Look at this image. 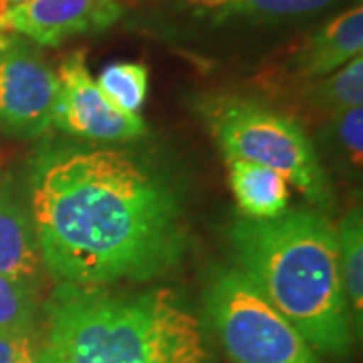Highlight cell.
Wrapping results in <instances>:
<instances>
[{
    "label": "cell",
    "mask_w": 363,
    "mask_h": 363,
    "mask_svg": "<svg viewBox=\"0 0 363 363\" xmlns=\"http://www.w3.org/2000/svg\"><path fill=\"white\" fill-rule=\"evenodd\" d=\"M28 198L43 264L65 285L143 283L186 250L176 190L125 152L47 147L33 160Z\"/></svg>",
    "instance_id": "1"
},
{
    "label": "cell",
    "mask_w": 363,
    "mask_h": 363,
    "mask_svg": "<svg viewBox=\"0 0 363 363\" xmlns=\"http://www.w3.org/2000/svg\"><path fill=\"white\" fill-rule=\"evenodd\" d=\"M238 269L317 353L350 355L355 327L345 297L335 228L321 214L286 210L230 228Z\"/></svg>",
    "instance_id": "2"
},
{
    "label": "cell",
    "mask_w": 363,
    "mask_h": 363,
    "mask_svg": "<svg viewBox=\"0 0 363 363\" xmlns=\"http://www.w3.org/2000/svg\"><path fill=\"white\" fill-rule=\"evenodd\" d=\"M39 363H208L202 325L168 289L117 295L65 285L49 303Z\"/></svg>",
    "instance_id": "3"
},
{
    "label": "cell",
    "mask_w": 363,
    "mask_h": 363,
    "mask_svg": "<svg viewBox=\"0 0 363 363\" xmlns=\"http://www.w3.org/2000/svg\"><path fill=\"white\" fill-rule=\"evenodd\" d=\"M200 113L226 160H245L279 172L319 208L333 202L331 182L311 140L293 117L250 97L220 95L200 105Z\"/></svg>",
    "instance_id": "4"
},
{
    "label": "cell",
    "mask_w": 363,
    "mask_h": 363,
    "mask_svg": "<svg viewBox=\"0 0 363 363\" xmlns=\"http://www.w3.org/2000/svg\"><path fill=\"white\" fill-rule=\"evenodd\" d=\"M206 311L230 363H321L240 269H222L212 277Z\"/></svg>",
    "instance_id": "5"
},
{
    "label": "cell",
    "mask_w": 363,
    "mask_h": 363,
    "mask_svg": "<svg viewBox=\"0 0 363 363\" xmlns=\"http://www.w3.org/2000/svg\"><path fill=\"white\" fill-rule=\"evenodd\" d=\"M59 77L25 37L0 30V128L37 138L51 125Z\"/></svg>",
    "instance_id": "6"
},
{
    "label": "cell",
    "mask_w": 363,
    "mask_h": 363,
    "mask_svg": "<svg viewBox=\"0 0 363 363\" xmlns=\"http://www.w3.org/2000/svg\"><path fill=\"white\" fill-rule=\"evenodd\" d=\"M59 95L52 109V125L89 142H131L147 133L138 113L121 111L105 97L91 77L85 52L75 51L61 63Z\"/></svg>",
    "instance_id": "7"
},
{
    "label": "cell",
    "mask_w": 363,
    "mask_h": 363,
    "mask_svg": "<svg viewBox=\"0 0 363 363\" xmlns=\"http://www.w3.org/2000/svg\"><path fill=\"white\" fill-rule=\"evenodd\" d=\"M123 13L121 0H26L0 16V30L59 47L79 35L101 33Z\"/></svg>",
    "instance_id": "8"
},
{
    "label": "cell",
    "mask_w": 363,
    "mask_h": 363,
    "mask_svg": "<svg viewBox=\"0 0 363 363\" xmlns=\"http://www.w3.org/2000/svg\"><path fill=\"white\" fill-rule=\"evenodd\" d=\"M363 52V9L353 6L297 40L277 63L285 83L321 81Z\"/></svg>",
    "instance_id": "9"
},
{
    "label": "cell",
    "mask_w": 363,
    "mask_h": 363,
    "mask_svg": "<svg viewBox=\"0 0 363 363\" xmlns=\"http://www.w3.org/2000/svg\"><path fill=\"white\" fill-rule=\"evenodd\" d=\"M40 267L43 259L30 212L13 184L0 180V274L35 286Z\"/></svg>",
    "instance_id": "10"
},
{
    "label": "cell",
    "mask_w": 363,
    "mask_h": 363,
    "mask_svg": "<svg viewBox=\"0 0 363 363\" xmlns=\"http://www.w3.org/2000/svg\"><path fill=\"white\" fill-rule=\"evenodd\" d=\"M228 182L245 218L271 220L286 212L289 186L279 172L245 160H228Z\"/></svg>",
    "instance_id": "11"
},
{
    "label": "cell",
    "mask_w": 363,
    "mask_h": 363,
    "mask_svg": "<svg viewBox=\"0 0 363 363\" xmlns=\"http://www.w3.org/2000/svg\"><path fill=\"white\" fill-rule=\"evenodd\" d=\"M196 16L210 23L250 21V23H281L321 13L337 0H180Z\"/></svg>",
    "instance_id": "12"
},
{
    "label": "cell",
    "mask_w": 363,
    "mask_h": 363,
    "mask_svg": "<svg viewBox=\"0 0 363 363\" xmlns=\"http://www.w3.org/2000/svg\"><path fill=\"white\" fill-rule=\"evenodd\" d=\"M339 264L345 297L350 303L351 319L357 337L363 325V218L362 208L350 210L339 224Z\"/></svg>",
    "instance_id": "13"
},
{
    "label": "cell",
    "mask_w": 363,
    "mask_h": 363,
    "mask_svg": "<svg viewBox=\"0 0 363 363\" xmlns=\"http://www.w3.org/2000/svg\"><path fill=\"white\" fill-rule=\"evenodd\" d=\"M95 83L105 97L121 111L140 116L143 104L147 99L150 71L143 63L117 61L105 67Z\"/></svg>",
    "instance_id": "14"
},
{
    "label": "cell",
    "mask_w": 363,
    "mask_h": 363,
    "mask_svg": "<svg viewBox=\"0 0 363 363\" xmlns=\"http://www.w3.org/2000/svg\"><path fill=\"white\" fill-rule=\"evenodd\" d=\"M313 105L331 116H339L341 111L363 105V57L351 59L347 65L337 69L329 77L321 79L313 85Z\"/></svg>",
    "instance_id": "15"
},
{
    "label": "cell",
    "mask_w": 363,
    "mask_h": 363,
    "mask_svg": "<svg viewBox=\"0 0 363 363\" xmlns=\"http://www.w3.org/2000/svg\"><path fill=\"white\" fill-rule=\"evenodd\" d=\"M35 286L0 274V333L26 335L35 323Z\"/></svg>",
    "instance_id": "16"
},
{
    "label": "cell",
    "mask_w": 363,
    "mask_h": 363,
    "mask_svg": "<svg viewBox=\"0 0 363 363\" xmlns=\"http://www.w3.org/2000/svg\"><path fill=\"white\" fill-rule=\"evenodd\" d=\"M335 119L337 142L353 168L362 169L363 157V107H351L341 111Z\"/></svg>",
    "instance_id": "17"
},
{
    "label": "cell",
    "mask_w": 363,
    "mask_h": 363,
    "mask_svg": "<svg viewBox=\"0 0 363 363\" xmlns=\"http://www.w3.org/2000/svg\"><path fill=\"white\" fill-rule=\"evenodd\" d=\"M30 335V333H26ZM26 335H16V333H0V363H13L16 353L21 350V343Z\"/></svg>",
    "instance_id": "18"
},
{
    "label": "cell",
    "mask_w": 363,
    "mask_h": 363,
    "mask_svg": "<svg viewBox=\"0 0 363 363\" xmlns=\"http://www.w3.org/2000/svg\"><path fill=\"white\" fill-rule=\"evenodd\" d=\"M13 363H39V359H37V343L33 339V333L23 339L21 350L16 353Z\"/></svg>",
    "instance_id": "19"
}]
</instances>
